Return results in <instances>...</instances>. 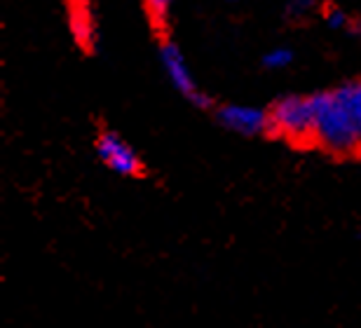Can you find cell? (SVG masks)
Returning a JSON list of instances; mask_svg holds the SVG:
<instances>
[{
  "label": "cell",
  "mask_w": 361,
  "mask_h": 328,
  "mask_svg": "<svg viewBox=\"0 0 361 328\" xmlns=\"http://www.w3.org/2000/svg\"><path fill=\"white\" fill-rule=\"evenodd\" d=\"M230 3H235V0H230Z\"/></svg>",
  "instance_id": "cell-11"
},
{
  "label": "cell",
  "mask_w": 361,
  "mask_h": 328,
  "mask_svg": "<svg viewBox=\"0 0 361 328\" xmlns=\"http://www.w3.org/2000/svg\"><path fill=\"white\" fill-rule=\"evenodd\" d=\"M314 0H291V5H288V14L291 17H302L305 12L312 10Z\"/></svg>",
  "instance_id": "cell-10"
},
{
  "label": "cell",
  "mask_w": 361,
  "mask_h": 328,
  "mask_svg": "<svg viewBox=\"0 0 361 328\" xmlns=\"http://www.w3.org/2000/svg\"><path fill=\"white\" fill-rule=\"evenodd\" d=\"M160 61H162V68H164V73H167L171 87H174L180 97L188 99L192 106H197V108H209V106H212V99H209L207 94L200 90L197 80H195L190 66H188L185 56L180 54V49H178L176 42H171V40L162 42Z\"/></svg>",
  "instance_id": "cell-3"
},
{
  "label": "cell",
  "mask_w": 361,
  "mask_h": 328,
  "mask_svg": "<svg viewBox=\"0 0 361 328\" xmlns=\"http://www.w3.org/2000/svg\"><path fill=\"white\" fill-rule=\"evenodd\" d=\"M263 63H265V68H270V71L288 68V66L293 63V52L288 47H274L263 56Z\"/></svg>",
  "instance_id": "cell-7"
},
{
  "label": "cell",
  "mask_w": 361,
  "mask_h": 328,
  "mask_svg": "<svg viewBox=\"0 0 361 328\" xmlns=\"http://www.w3.org/2000/svg\"><path fill=\"white\" fill-rule=\"evenodd\" d=\"M216 120L223 129L240 136H263L270 134V113L265 108L226 104L216 108Z\"/></svg>",
  "instance_id": "cell-5"
},
{
  "label": "cell",
  "mask_w": 361,
  "mask_h": 328,
  "mask_svg": "<svg viewBox=\"0 0 361 328\" xmlns=\"http://www.w3.org/2000/svg\"><path fill=\"white\" fill-rule=\"evenodd\" d=\"M97 155L101 164L106 169H111L118 176L134 178L143 171V162L139 152L134 150V145L127 141L125 136H120L118 131H101L97 136Z\"/></svg>",
  "instance_id": "cell-4"
},
{
  "label": "cell",
  "mask_w": 361,
  "mask_h": 328,
  "mask_svg": "<svg viewBox=\"0 0 361 328\" xmlns=\"http://www.w3.org/2000/svg\"><path fill=\"white\" fill-rule=\"evenodd\" d=\"M68 19L71 33L82 49H94L97 45V26H94V14L87 0H71L68 3Z\"/></svg>",
  "instance_id": "cell-6"
},
{
  "label": "cell",
  "mask_w": 361,
  "mask_h": 328,
  "mask_svg": "<svg viewBox=\"0 0 361 328\" xmlns=\"http://www.w3.org/2000/svg\"><path fill=\"white\" fill-rule=\"evenodd\" d=\"M270 113V134L279 136L293 145H314V106L312 94H288L268 108Z\"/></svg>",
  "instance_id": "cell-2"
},
{
  "label": "cell",
  "mask_w": 361,
  "mask_h": 328,
  "mask_svg": "<svg viewBox=\"0 0 361 328\" xmlns=\"http://www.w3.org/2000/svg\"><path fill=\"white\" fill-rule=\"evenodd\" d=\"M314 145L329 155H361V83L312 94Z\"/></svg>",
  "instance_id": "cell-1"
},
{
  "label": "cell",
  "mask_w": 361,
  "mask_h": 328,
  "mask_svg": "<svg viewBox=\"0 0 361 328\" xmlns=\"http://www.w3.org/2000/svg\"><path fill=\"white\" fill-rule=\"evenodd\" d=\"M171 3H174V0H146L148 14H150V19L155 21L157 28H162L164 21H167V14H169Z\"/></svg>",
  "instance_id": "cell-8"
},
{
  "label": "cell",
  "mask_w": 361,
  "mask_h": 328,
  "mask_svg": "<svg viewBox=\"0 0 361 328\" xmlns=\"http://www.w3.org/2000/svg\"><path fill=\"white\" fill-rule=\"evenodd\" d=\"M326 24H329V28H345L350 24V17L345 14L343 10H329L326 12Z\"/></svg>",
  "instance_id": "cell-9"
}]
</instances>
